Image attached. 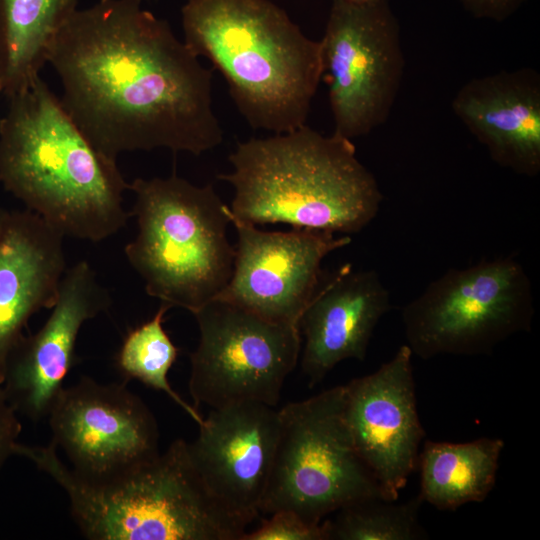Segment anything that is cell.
<instances>
[{"instance_id":"1","label":"cell","mask_w":540,"mask_h":540,"mask_svg":"<svg viewBox=\"0 0 540 540\" xmlns=\"http://www.w3.org/2000/svg\"><path fill=\"white\" fill-rule=\"evenodd\" d=\"M142 2L99 0L75 11L47 57L60 99L112 159L159 148L199 156L223 141L212 70Z\"/></svg>"},{"instance_id":"2","label":"cell","mask_w":540,"mask_h":540,"mask_svg":"<svg viewBox=\"0 0 540 540\" xmlns=\"http://www.w3.org/2000/svg\"><path fill=\"white\" fill-rule=\"evenodd\" d=\"M0 119V183L64 237L103 241L130 213L117 160L99 151L39 77L7 99Z\"/></svg>"},{"instance_id":"3","label":"cell","mask_w":540,"mask_h":540,"mask_svg":"<svg viewBox=\"0 0 540 540\" xmlns=\"http://www.w3.org/2000/svg\"><path fill=\"white\" fill-rule=\"evenodd\" d=\"M183 42L224 77L250 127L282 134L304 125L324 74L321 41L272 0H187Z\"/></svg>"},{"instance_id":"4","label":"cell","mask_w":540,"mask_h":540,"mask_svg":"<svg viewBox=\"0 0 540 540\" xmlns=\"http://www.w3.org/2000/svg\"><path fill=\"white\" fill-rule=\"evenodd\" d=\"M228 159L232 171L217 177L234 189L230 214L253 225L349 235L368 226L383 201L352 141L307 125L239 142Z\"/></svg>"},{"instance_id":"5","label":"cell","mask_w":540,"mask_h":540,"mask_svg":"<svg viewBox=\"0 0 540 540\" xmlns=\"http://www.w3.org/2000/svg\"><path fill=\"white\" fill-rule=\"evenodd\" d=\"M14 455L31 461L67 494L81 533L93 540H241L247 525L211 494L177 439L164 453L118 476L87 480L47 446L18 442Z\"/></svg>"},{"instance_id":"6","label":"cell","mask_w":540,"mask_h":540,"mask_svg":"<svg viewBox=\"0 0 540 540\" xmlns=\"http://www.w3.org/2000/svg\"><path fill=\"white\" fill-rule=\"evenodd\" d=\"M128 190L137 234L124 252L146 293L192 314L216 299L232 276L235 247L227 237L229 206L212 184L172 174L136 178Z\"/></svg>"},{"instance_id":"7","label":"cell","mask_w":540,"mask_h":540,"mask_svg":"<svg viewBox=\"0 0 540 540\" xmlns=\"http://www.w3.org/2000/svg\"><path fill=\"white\" fill-rule=\"evenodd\" d=\"M345 387L279 411V435L260 513L290 510L311 524L352 502L384 498L358 455L345 419Z\"/></svg>"},{"instance_id":"8","label":"cell","mask_w":540,"mask_h":540,"mask_svg":"<svg viewBox=\"0 0 540 540\" xmlns=\"http://www.w3.org/2000/svg\"><path fill=\"white\" fill-rule=\"evenodd\" d=\"M531 280L512 256L448 269L402 309L413 356L488 355L528 332L534 317Z\"/></svg>"},{"instance_id":"9","label":"cell","mask_w":540,"mask_h":540,"mask_svg":"<svg viewBox=\"0 0 540 540\" xmlns=\"http://www.w3.org/2000/svg\"><path fill=\"white\" fill-rule=\"evenodd\" d=\"M199 342L190 354L194 407L240 402L276 407L301 354L298 326L277 323L222 299L193 313Z\"/></svg>"},{"instance_id":"10","label":"cell","mask_w":540,"mask_h":540,"mask_svg":"<svg viewBox=\"0 0 540 540\" xmlns=\"http://www.w3.org/2000/svg\"><path fill=\"white\" fill-rule=\"evenodd\" d=\"M320 41L333 133L351 141L370 134L390 117L404 75L390 2L332 0Z\"/></svg>"},{"instance_id":"11","label":"cell","mask_w":540,"mask_h":540,"mask_svg":"<svg viewBox=\"0 0 540 540\" xmlns=\"http://www.w3.org/2000/svg\"><path fill=\"white\" fill-rule=\"evenodd\" d=\"M47 417L52 444L87 480L118 476L159 454L156 419L124 383L102 384L83 376L63 387Z\"/></svg>"},{"instance_id":"12","label":"cell","mask_w":540,"mask_h":540,"mask_svg":"<svg viewBox=\"0 0 540 540\" xmlns=\"http://www.w3.org/2000/svg\"><path fill=\"white\" fill-rule=\"evenodd\" d=\"M229 217L237 234L234 267L216 299L273 322L298 326L323 277V259L349 245L351 238L309 228L263 231L234 218L230 208Z\"/></svg>"},{"instance_id":"13","label":"cell","mask_w":540,"mask_h":540,"mask_svg":"<svg viewBox=\"0 0 540 540\" xmlns=\"http://www.w3.org/2000/svg\"><path fill=\"white\" fill-rule=\"evenodd\" d=\"M410 348L345 384V419L355 449L385 499L398 500L417 468L425 430L419 418Z\"/></svg>"},{"instance_id":"14","label":"cell","mask_w":540,"mask_h":540,"mask_svg":"<svg viewBox=\"0 0 540 540\" xmlns=\"http://www.w3.org/2000/svg\"><path fill=\"white\" fill-rule=\"evenodd\" d=\"M109 291L87 261L66 269L58 297L42 327L20 339L0 385L14 410L33 421L47 417L76 364V343L85 322L108 310Z\"/></svg>"},{"instance_id":"15","label":"cell","mask_w":540,"mask_h":540,"mask_svg":"<svg viewBox=\"0 0 540 540\" xmlns=\"http://www.w3.org/2000/svg\"><path fill=\"white\" fill-rule=\"evenodd\" d=\"M258 402L216 409L189 450L216 500L247 526L259 515L279 435V411Z\"/></svg>"},{"instance_id":"16","label":"cell","mask_w":540,"mask_h":540,"mask_svg":"<svg viewBox=\"0 0 540 540\" xmlns=\"http://www.w3.org/2000/svg\"><path fill=\"white\" fill-rule=\"evenodd\" d=\"M390 308V293L375 270H353L347 263L323 274L298 324L304 336L301 368L310 387L344 360L363 361Z\"/></svg>"},{"instance_id":"17","label":"cell","mask_w":540,"mask_h":540,"mask_svg":"<svg viewBox=\"0 0 540 540\" xmlns=\"http://www.w3.org/2000/svg\"><path fill=\"white\" fill-rule=\"evenodd\" d=\"M452 111L500 167L526 177L540 173V75L530 67L470 79Z\"/></svg>"},{"instance_id":"18","label":"cell","mask_w":540,"mask_h":540,"mask_svg":"<svg viewBox=\"0 0 540 540\" xmlns=\"http://www.w3.org/2000/svg\"><path fill=\"white\" fill-rule=\"evenodd\" d=\"M64 238L34 212L4 210L0 220V385L29 319L56 302L67 269Z\"/></svg>"},{"instance_id":"19","label":"cell","mask_w":540,"mask_h":540,"mask_svg":"<svg viewBox=\"0 0 540 540\" xmlns=\"http://www.w3.org/2000/svg\"><path fill=\"white\" fill-rule=\"evenodd\" d=\"M505 442L482 437L468 442L425 441L419 452V497L441 511L483 502L494 489Z\"/></svg>"},{"instance_id":"20","label":"cell","mask_w":540,"mask_h":540,"mask_svg":"<svg viewBox=\"0 0 540 540\" xmlns=\"http://www.w3.org/2000/svg\"><path fill=\"white\" fill-rule=\"evenodd\" d=\"M78 0H0V95L9 99L39 78L57 34Z\"/></svg>"},{"instance_id":"21","label":"cell","mask_w":540,"mask_h":540,"mask_svg":"<svg viewBox=\"0 0 540 540\" xmlns=\"http://www.w3.org/2000/svg\"><path fill=\"white\" fill-rule=\"evenodd\" d=\"M169 309L161 303L151 319L126 335L117 353L116 365L125 378L136 379L167 394L200 425L204 417L197 408L184 401L168 381V373L179 353L163 327L164 316Z\"/></svg>"},{"instance_id":"22","label":"cell","mask_w":540,"mask_h":540,"mask_svg":"<svg viewBox=\"0 0 540 540\" xmlns=\"http://www.w3.org/2000/svg\"><path fill=\"white\" fill-rule=\"evenodd\" d=\"M422 500L397 503L372 497L347 504L323 520L326 540H420L427 534L419 522Z\"/></svg>"},{"instance_id":"23","label":"cell","mask_w":540,"mask_h":540,"mask_svg":"<svg viewBox=\"0 0 540 540\" xmlns=\"http://www.w3.org/2000/svg\"><path fill=\"white\" fill-rule=\"evenodd\" d=\"M241 540H326L323 522L311 524L290 510H277Z\"/></svg>"},{"instance_id":"24","label":"cell","mask_w":540,"mask_h":540,"mask_svg":"<svg viewBox=\"0 0 540 540\" xmlns=\"http://www.w3.org/2000/svg\"><path fill=\"white\" fill-rule=\"evenodd\" d=\"M22 431L18 413L8 402L0 386V470L14 455V448Z\"/></svg>"},{"instance_id":"25","label":"cell","mask_w":540,"mask_h":540,"mask_svg":"<svg viewBox=\"0 0 540 540\" xmlns=\"http://www.w3.org/2000/svg\"><path fill=\"white\" fill-rule=\"evenodd\" d=\"M528 0H457L477 19L503 22L515 14Z\"/></svg>"},{"instance_id":"26","label":"cell","mask_w":540,"mask_h":540,"mask_svg":"<svg viewBox=\"0 0 540 540\" xmlns=\"http://www.w3.org/2000/svg\"><path fill=\"white\" fill-rule=\"evenodd\" d=\"M353 2H390V0H348Z\"/></svg>"},{"instance_id":"27","label":"cell","mask_w":540,"mask_h":540,"mask_svg":"<svg viewBox=\"0 0 540 540\" xmlns=\"http://www.w3.org/2000/svg\"><path fill=\"white\" fill-rule=\"evenodd\" d=\"M3 213H4V209H2V208L0 207V220H1V218H2Z\"/></svg>"},{"instance_id":"28","label":"cell","mask_w":540,"mask_h":540,"mask_svg":"<svg viewBox=\"0 0 540 540\" xmlns=\"http://www.w3.org/2000/svg\"><path fill=\"white\" fill-rule=\"evenodd\" d=\"M141 1H156V0H141Z\"/></svg>"}]
</instances>
